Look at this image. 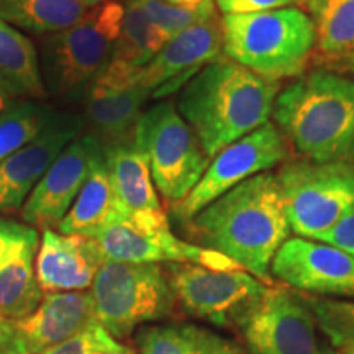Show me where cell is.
Returning <instances> with one entry per match:
<instances>
[{
    "mask_svg": "<svg viewBox=\"0 0 354 354\" xmlns=\"http://www.w3.org/2000/svg\"><path fill=\"white\" fill-rule=\"evenodd\" d=\"M105 166L122 202L130 212L162 210L146 154L136 145L105 149Z\"/></svg>",
    "mask_w": 354,
    "mask_h": 354,
    "instance_id": "obj_22",
    "label": "cell"
},
{
    "mask_svg": "<svg viewBox=\"0 0 354 354\" xmlns=\"http://www.w3.org/2000/svg\"><path fill=\"white\" fill-rule=\"evenodd\" d=\"M223 15H245V13L272 10L294 3L292 0H215Z\"/></svg>",
    "mask_w": 354,
    "mask_h": 354,
    "instance_id": "obj_34",
    "label": "cell"
},
{
    "mask_svg": "<svg viewBox=\"0 0 354 354\" xmlns=\"http://www.w3.org/2000/svg\"><path fill=\"white\" fill-rule=\"evenodd\" d=\"M97 322L113 338H125L138 325L172 315L174 294L162 266L107 259L91 286Z\"/></svg>",
    "mask_w": 354,
    "mask_h": 354,
    "instance_id": "obj_6",
    "label": "cell"
},
{
    "mask_svg": "<svg viewBox=\"0 0 354 354\" xmlns=\"http://www.w3.org/2000/svg\"><path fill=\"white\" fill-rule=\"evenodd\" d=\"M135 2L148 15V19L169 38L216 13L215 0H205L202 6L196 8L177 7L166 0H135Z\"/></svg>",
    "mask_w": 354,
    "mask_h": 354,
    "instance_id": "obj_30",
    "label": "cell"
},
{
    "mask_svg": "<svg viewBox=\"0 0 354 354\" xmlns=\"http://www.w3.org/2000/svg\"><path fill=\"white\" fill-rule=\"evenodd\" d=\"M91 290L44 294L32 315L15 322L24 336L28 354H39L68 342L95 323Z\"/></svg>",
    "mask_w": 354,
    "mask_h": 354,
    "instance_id": "obj_18",
    "label": "cell"
},
{
    "mask_svg": "<svg viewBox=\"0 0 354 354\" xmlns=\"http://www.w3.org/2000/svg\"><path fill=\"white\" fill-rule=\"evenodd\" d=\"M346 354H354V346H351L349 349H346Z\"/></svg>",
    "mask_w": 354,
    "mask_h": 354,
    "instance_id": "obj_41",
    "label": "cell"
},
{
    "mask_svg": "<svg viewBox=\"0 0 354 354\" xmlns=\"http://www.w3.org/2000/svg\"><path fill=\"white\" fill-rule=\"evenodd\" d=\"M223 53L261 77L302 76L315 53V26L297 7L223 15Z\"/></svg>",
    "mask_w": 354,
    "mask_h": 354,
    "instance_id": "obj_4",
    "label": "cell"
},
{
    "mask_svg": "<svg viewBox=\"0 0 354 354\" xmlns=\"http://www.w3.org/2000/svg\"><path fill=\"white\" fill-rule=\"evenodd\" d=\"M149 97V92L140 86L120 91L92 87L84 99L86 131L94 135L104 149L136 145V130Z\"/></svg>",
    "mask_w": 354,
    "mask_h": 354,
    "instance_id": "obj_19",
    "label": "cell"
},
{
    "mask_svg": "<svg viewBox=\"0 0 354 354\" xmlns=\"http://www.w3.org/2000/svg\"><path fill=\"white\" fill-rule=\"evenodd\" d=\"M123 20V3L107 0L88 8L81 20L41 37L39 69L46 94L84 100L112 61Z\"/></svg>",
    "mask_w": 354,
    "mask_h": 354,
    "instance_id": "obj_5",
    "label": "cell"
},
{
    "mask_svg": "<svg viewBox=\"0 0 354 354\" xmlns=\"http://www.w3.org/2000/svg\"><path fill=\"white\" fill-rule=\"evenodd\" d=\"M225 339L192 325H161L138 335L140 354H214Z\"/></svg>",
    "mask_w": 354,
    "mask_h": 354,
    "instance_id": "obj_28",
    "label": "cell"
},
{
    "mask_svg": "<svg viewBox=\"0 0 354 354\" xmlns=\"http://www.w3.org/2000/svg\"><path fill=\"white\" fill-rule=\"evenodd\" d=\"M86 131L82 115L57 112L19 151L0 162V214L21 210L41 177L68 146Z\"/></svg>",
    "mask_w": 354,
    "mask_h": 354,
    "instance_id": "obj_14",
    "label": "cell"
},
{
    "mask_svg": "<svg viewBox=\"0 0 354 354\" xmlns=\"http://www.w3.org/2000/svg\"><path fill=\"white\" fill-rule=\"evenodd\" d=\"M289 158V145L279 128L268 122L212 158L196 187L172 205L177 221L187 223L198 212L251 177L263 174Z\"/></svg>",
    "mask_w": 354,
    "mask_h": 354,
    "instance_id": "obj_11",
    "label": "cell"
},
{
    "mask_svg": "<svg viewBox=\"0 0 354 354\" xmlns=\"http://www.w3.org/2000/svg\"><path fill=\"white\" fill-rule=\"evenodd\" d=\"M317 318L318 328L328 338V343L336 349H349L354 346V302L331 300L304 295Z\"/></svg>",
    "mask_w": 354,
    "mask_h": 354,
    "instance_id": "obj_29",
    "label": "cell"
},
{
    "mask_svg": "<svg viewBox=\"0 0 354 354\" xmlns=\"http://www.w3.org/2000/svg\"><path fill=\"white\" fill-rule=\"evenodd\" d=\"M79 2L82 3L86 10H88V8H94V7H97V6H100V3L107 2V0H79Z\"/></svg>",
    "mask_w": 354,
    "mask_h": 354,
    "instance_id": "obj_39",
    "label": "cell"
},
{
    "mask_svg": "<svg viewBox=\"0 0 354 354\" xmlns=\"http://www.w3.org/2000/svg\"><path fill=\"white\" fill-rule=\"evenodd\" d=\"M39 246V245H38ZM38 246H30L0 272V317L19 322L32 315L41 304L44 292L35 271Z\"/></svg>",
    "mask_w": 354,
    "mask_h": 354,
    "instance_id": "obj_25",
    "label": "cell"
},
{
    "mask_svg": "<svg viewBox=\"0 0 354 354\" xmlns=\"http://www.w3.org/2000/svg\"><path fill=\"white\" fill-rule=\"evenodd\" d=\"M185 233L271 286V263L290 233L277 174L263 172L236 185L189 220Z\"/></svg>",
    "mask_w": 354,
    "mask_h": 354,
    "instance_id": "obj_1",
    "label": "cell"
},
{
    "mask_svg": "<svg viewBox=\"0 0 354 354\" xmlns=\"http://www.w3.org/2000/svg\"><path fill=\"white\" fill-rule=\"evenodd\" d=\"M166 272L176 302L185 313L225 328H240L269 289L248 271L172 263Z\"/></svg>",
    "mask_w": 354,
    "mask_h": 354,
    "instance_id": "obj_10",
    "label": "cell"
},
{
    "mask_svg": "<svg viewBox=\"0 0 354 354\" xmlns=\"http://www.w3.org/2000/svg\"><path fill=\"white\" fill-rule=\"evenodd\" d=\"M105 261L94 238L43 230L35 271L44 294L79 292L92 286Z\"/></svg>",
    "mask_w": 354,
    "mask_h": 354,
    "instance_id": "obj_17",
    "label": "cell"
},
{
    "mask_svg": "<svg viewBox=\"0 0 354 354\" xmlns=\"http://www.w3.org/2000/svg\"><path fill=\"white\" fill-rule=\"evenodd\" d=\"M223 51V26L218 15L197 21L166 41L161 51L140 69L138 86L153 99L172 94Z\"/></svg>",
    "mask_w": 354,
    "mask_h": 354,
    "instance_id": "obj_15",
    "label": "cell"
},
{
    "mask_svg": "<svg viewBox=\"0 0 354 354\" xmlns=\"http://www.w3.org/2000/svg\"><path fill=\"white\" fill-rule=\"evenodd\" d=\"M274 125L299 159L354 162V81L330 69L304 73L277 94Z\"/></svg>",
    "mask_w": 354,
    "mask_h": 354,
    "instance_id": "obj_3",
    "label": "cell"
},
{
    "mask_svg": "<svg viewBox=\"0 0 354 354\" xmlns=\"http://www.w3.org/2000/svg\"><path fill=\"white\" fill-rule=\"evenodd\" d=\"M169 37L154 25L135 0H123V20L112 61L143 68L161 51Z\"/></svg>",
    "mask_w": 354,
    "mask_h": 354,
    "instance_id": "obj_26",
    "label": "cell"
},
{
    "mask_svg": "<svg viewBox=\"0 0 354 354\" xmlns=\"http://www.w3.org/2000/svg\"><path fill=\"white\" fill-rule=\"evenodd\" d=\"M166 2H169V3H172V0H166Z\"/></svg>",
    "mask_w": 354,
    "mask_h": 354,
    "instance_id": "obj_43",
    "label": "cell"
},
{
    "mask_svg": "<svg viewBox=\"0 0 354 354\" xmlns=\"http://www.w3.org/2000/svg\"><path fill=\"white\" fill-rule=\"evenodd\" d=\"M290 232L318 240L354 209V162L286 161L277 172Z\"/></svg>",
    "mask_w": 354,
    "mask_h": 354,
    "instance_id": "obj_7",
    "label": "cell"
},
{
    "mask_svg": "<svg viewBox=\"0 0 354 354\" xmlns=\"http://www.w3.org/2000/svg\"><path fill=\"white\" fill-rule=\"evenodd\" d=\"M330 71H344V73H351L354 76V50L344 56L343 59H339L338 63L331 66Z\"/></svg>",
    "mask_w": 354,
    "mask_h": 354,
    "instance_id": "obj_36",
    "label": "cell"
},
{
    "mask_svg": "<svg viewBox=\"0 0 354 354\" xmlns=\"http://www.w3.org/2000/svg\"><path fill=\"white\" fill-rule=\"evenodd\" d=\"M251 354H328L317 318L302 295L269 287L240 328Z\"/></svg>",
    "mask_w": 354,
    "mask_h": 354,
    "instance_id": "obj_12",
    "label": "cell"
},
{
    "mask_svg": "<svg viewBox=\"0 0 354 354\" xmlns=\"http://www.w3.org/2000/svg\"><path fill=\"white\" fill-rule=\"evenodd\" d=\"M136 146L148 158L158 192L171 205L189 196L212 161L172 102L143 112Z\"/></svg>",
    "mask_w": 354,
    "mask_h": 354,
    "instance_id": "obj_8",
    "label": "cell"
},
{
    "mask_svg": "<svg viewBox=\"0 0 354 354\" xmlns=\"http://www.w3.org/2000/svg\"><path fill=\"white\" fill-rule=\"evenodd\" d=\"M318 241L339 248L354 259V209L349 210L330 232L322 234Z\"/></svg>",
    "mask_w": 354,
    "mask_h": 354,
    "instance_id": "obj_33",
    "label": "cell"
},
{
    "mask_svg": "<svg viewBox=\"0 0 354 354\" xmlns=\"http://www.w3.org/2000/svg\"><path fill=\"white\" fill-rule=\"evenodd\" d=\"M39 354H135V351L113 338L99 322H95L68 342Z\"/></svg>",
    "mask_w": 354,
    "mask_h": 354,
    "instance_id": "obj_31",
    "label": "cell"
},
{
    "mask_svg": "<svg viewBox=\"0 0 354 354\" xmlns=\"http://www.w3.org/2000/svg\"><path fill=\"white\" fill-rule=\"evenodd\" d=\"M328 354H339V351H336V349H331Z\"/></svg>",
    "mask_w": 354,
    "mask_h": 354,
    "instance_id": "obj_42",
    "label": "cell"
},
{
    "mask_svg": "<svg viewBox=\"0 0 354 354\" xmlns=\"http://www.w3.org/2000/svg\"><path fill=\"white\" fill-rule=\"evenodd\" d=\"M315 26L313 59L330 69L354 50V0H307Z\"/></svg>",
    "mask_w": 354,
    "mask_h": 354,
    "instance_id": "obj_23",
    "label": "cell"
},
{
    "mask_svg": "<svg viewBox=\"0 0 354 354\" xmlns=\"http://www.w3.org/2000/svg\"><path fill=\"white\" fill-rule=\"evenodd\" d=\"M12 100H13V94L8 91L6 82H3L2 77H0V112H2V110L6 109Z\"/></svg>",
    "mask_w": 354,
    "mask_h": 354,
    "instance_id": "obj_37",
    "label": "cell"
},
{
    "mask_svg": "<svg viewBox=\"0 0 354 354\" xmlns=\"http://www.w3.org/2000/svg\"><path fill=\"white\" fill-rule=\"evenodd\" d=\"M214 354H241V351L236 346H234V344L228 343V342H223Z\"/></svg>",
    "mask_w": 354,
    "mask_h": 354,
    "instance_id": "obj_38",
    "label": "cell"
},
{
    "mask_svg": "<svg viewBox=\"0 0 354 354\" xmlns=\"http://www.w3.org/2000/svg\"><path fill=\"white\" fill-rule=\"evenodd\" d=\"M281 82L216 57L185 84L176 109L210 159L271 122Z\"/></svg>",
    "mask_w": 354,
    "mask_h": 354,
    "instance_id": "obj_2",
    "label": "cell"
},
{
    "mask_svg": "<svg viewBox=\"0 0 354 354\" xmlns=\"http://www.w3.org/2000/svg\"><path fill=\"white\" fill-rule=\"evenodd\" d=\"M94 240L105 259L122 263H189L214 271H245L240 264L218 251L179 240L171 232L162 210L130 212L125 218L110 225Z\"/></svg>",
    "mask_w": 354,
    "mask_h": 354,
    "instance_id": "obj_9",
    "label": "cell"
},
{
    "mask_svg": "<svg viewBox=\"0 0 354 354\" xmlns=\"http://www.w3.org/2000/svg\"><path fill=\"white\" fill-rule=\"evenodd\" d=\"M38 245L37 228L0 216V272L19 258L26 248Z\"/></svg>",
    "mask_w": 354,
    "mask_h": 354,
    "instance_id": "obj_32",
    "label": "cell"
},
{
    "mask_svg": "<svg viewBox=\"0 0 354 354\" xmlns=\"http://www.w3.org/2000/svg\"><path fill=\"white\" fill-rule=\"evenodd\" d=\"M294 3H297V6H305L307 3V0H292Z\"/></svg>",
    "mask_w": 354,
    "mask_h": 354,
    "instance_id": "obj_40",
    "label": "cell"
},
{
    "mask_svg": "<svg viewBox=\"0 0 354 354\" xmlns=\"http://www.w3.org/2000/svg\"><path fill=\"white\" fill-rule=\"evenodd\" d=\"M0 77L13 97L39 100L46 97L39 56L32 39L0 19Z\"/></svg>",
    "mask_w": 354,
    "mask_h": 354,
    "instance_id": "obj_21",
    "label": "cell"
},
{
    "mask_svg": "<svg viewBox=\"0 0 354 354\" xmlns=\"http://www.w3.org/2000/svg\"><path fill=\"white\" fill-rule=\"evenodd\" d=\"M56 110L37 100H12L0 112V162L32 141Z\"/></svg>",
    "mask_w": 354,
    "mask_h": 354,
    "instance_id": "obj_27",
    "label": "cell"
},
{
    "mask_svg": "<svg viewBox=\"0 0 354 354\" xmlns=\"http://www.w3.org/2000/svg\"><path fill=\"white\" fill-rule=\"evenodd\" d=\"M130 214L115 190L105 159L95 166L61 223L63 234L95 238L100 232Z\"/></svg>",
    "mask_w": 354,
    "mask_h": 354,
    "instance_id": "obj_20",
    "label": "cell"
},
{
    "mask_svg": "<svg viewBox=\"0 0 354 354\" xmlns=\"http://www.w3.org/2000/svg\"><path fill=\"white\" fill-rule=\"evenodd\" d=\"M105 159V149L100 141L84 131L71 143L21 207V218L33 228H57L68 214L88 176Z\"/></svg>",
    "mask_w": 354,
    "mask_h": 354,
    "instance_id": "obj_13",
    "label": "cell"
},
{
    "mask_svg": "<svg viewBox=\"0 0 354 354\" xmlns=\"http://www.w3.org/2000/svg\"><path fill=\"white\" fill-rule=\"evenodd\" d=\"M271 274L308 294L354 297V259L328 243L289 238L274 256Z\"/></svg>",
    "mask_w": 354,
    "mask_h": 354,
    "instance_id": "obj_16",
    "label": "cell"
},
{
    "mask_svg": "<svg viewBox=\"0 0 354 354\" xmlns=\"http://www.w3.org/2000/svg\"><path fill=\"white\" fill-rule=\"evenodd\" d=\"M0 354H28L15 322L0 317Z\"/></svg>",
    "mask_w": 354,
    "mask_h": 354,
    "instance_id": "obj_35",
    "label": "cell"
},
{
    "mask_svg": "<svg viewBox=\"0 0 354 354\" xmlns=\"http://www.w3.org/2000/svg\"><path fill=\"white\" fill-rule=\"evenodd\" d=\"M84 13L79 0H0V19L20 32L41 37L74 25Z\"/></svg>",
    "mask_w": 354,
    "mask_h": 354,
    "instance_id": "obj_24",
    "label": "cell"
}]
</instances>
